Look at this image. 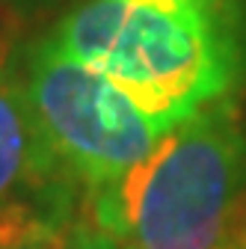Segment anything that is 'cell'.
Masks as SVG:
<instances>
[{
    "mask_svg": "<svg viewBox=\"0 0 246 249\" xmlns=\"http://www.w3.org/2000/svg\"><path fill=\"white\" fill-rule=\"evenodd\" d=\"M21 83L56 178L89 196L134 169L166 134L101 71L48 39L33 48Z\"/></svg>",
    "mask_w": 246,
    "mask_h": 249,
    "instance_id": "cell-3",
    "label": "cell"
},
{
    "mask_svg": "<svg viewBox=\"0 0 246 249\" xmlns=\"http://www.w3.org/2000/svg\"><path fill=\"white\" fill-rule=\"evenodd\" d=\"M63 226L24 205L0 211V249H53Z\"/></svg>",
    "mask_w": 246,
    "mask_h": 249,
    "instance_id": "cell-5",
    "label": "cell"
},
{
    "mask_svg": "<svg viewBox=\"0 0 246 249\" xmlns=\"http://www.w3.org/2000/svg\"><path fill=\"white\" fill-rule=\"evenodd\" d=\"M89 205L92 223L128 249H231L246 234V122L234 95L172 124Z\"/></svg>",
    "mask_w": 246,
    "mask_h": 249,
    "instance_id": "cell-2",
    "label": "cell"
},
{
    "mask_svg": "<svg viewBox=\"0 0 246 249\" xmlns=\"http://www.w3.org/2000/svg\"><path fill=\"white\" fill-rule=\"evenodd\" d=\"M56 178L24 95V83L0 66V211L21 205L33 187Z\"/></svg>",
    "mask_w": 246,
    "mask_h": 249,
    "instance_id": "cell-4",
    "label": "cell"
},
{
    "mask_svg": "<svg viewBox=\"0 0 246 249\" xmlns=\"http://www.w3.org/2000/svg\"><path fill=\"white\" fill-rule=\"evenodd\" d=\"M53 249H128V246L89 220V223H77V226L63 229Z\"/></svg>",
    "mask_w": 246,
    "mask_h": 249,
    "instance_id": "cell-6",
    "label": "cell"
},
{
    "mask_svg": "<svg viewBox=\"0 0 246 249\" xmlns=\"http://www.w3.org/2000/svg\"><path fill=\"white\" fill-rule=\"evenodd\" d=\"M231 249H246V234H243V237H240V240H237V243H234Z\"/></svg>",
    "mask_w": 246,
    "mask_h": 249,
    "instance_id": "cell-7",
    "label": "cell"
},
{
    "mask_svg": "<svg viewBox=\"0 0 246 249\" xmlns=\"http://www.w3.org/2000/svg\"><path fill=\"white\" fill-rule=\"evenodd\" d=\"M48 42L169 131L246 74V0H83Z\"/></svg>",
    "mask_w": 246,
    "mask_h": 249,
    "instance_id": "cell-1",
    "label": "cell"
}]
</instances>
